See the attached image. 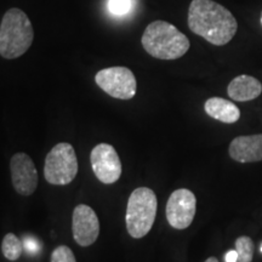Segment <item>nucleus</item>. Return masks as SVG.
<instances>
[{"label": "nucleus", "mask_w": 262, "mask_h": 262, "mask_svg": "<svg viewBox=\"0 0 262 262\" xmlns=\"http://www.w3.org/2000/svg\"><path fill=\"white\" fill-rule=\"evenodd\" d=\"M188 27L216 47L228 44L238 31L237 19L232 12L214 0H192L188 9Z\"/></svg>", "instance_id": "f257e3e1"}, {"label": "nucleus", "mask_w": 262, "mask_h": 262, "mask_svg": "<svg viewBox=\"0 0 262 262\" xmlns=\"http://www.w3.org/2000/svg\"><path fill=\"white\" fill-rule=\"evenodd\" d=\"M146 52L158 60H178L189 50V39L166 21L152 22L141 38Z\"/></svg>", "instance_id": "f03ea898"}, {"label": "nucleus", "mask_w": 262, "mask_h": 262, "mask_svg": "<svg viewBox=\"0 0 262 262\" xmlns=\"http://www.w3.org/2000/svg\"><path fill=\"white\" fill-rule=\"evenodd\" d=\"M34 39V29L25 11L12 8L3 16L0 24V56L14 60L25 55Z\"/></svg>", "instance_id": "7ed1b4c3"}, {"label": "nucleus", "mask_w": 262, "mask_h": 262, "mask_svg": "<svg viewBox=\"0 0 262 262\" xmlns=\"http://www.w3.org/2000/svg\"><path fill=\"white\" fill-rule=\"evenodd\" d=\"M158 201L150 188L139 187L131 193L126 208V229L133 238H143L155 224Z\"/></svg>", "instance_id": "20e7f679"}, {"label": "nucleus", "mask_w": 262, "mask_h": 262, "mask_svg": "<svg viewBox=\"0 0 262 262\" xmlns=\"http://www.w3.org/2000/svg\"><path fill=\"white\" fill-rule=\"evenodd\" d=\"M78 173V159L73 146L67 142L57 143L45 158L44 176L55 186L71 183Z\"/></svg>", "instance_id": "39448f33"}, {"label": "nucleus", "mask_w": 262, "mask_h": 262, "mask_svg": "<svg viewBox=\"0 0 262 262\" xmlns=\"http://www.w3.org/2000/svg\"><path fill=\"white\" fill-rule=\"evenodd\" d=\"M95 81L104 93L118 100H131L136 95V78L126 67H110L98 71Z\"/></svg>", "instance_id": "423d86ee"}, {"label": "nucleus", "mask_w": 262, "mask_h": 262, "mask_svg": "<svg viewBox=\"0 0 262 262\" xmlns=\"http://www.w3.org/2000/svg\"><path fill=\"white\" fill-rule=\"evenodd\" d=\"M196 210L194 193L187 188L176 189L166 203V219L172 228L185 229L191 226Z\"/></svg>", "instance_id": "0eeeda50"}, {"label": "nucleus", "mask_w": 262, "mask_h": 262, "mask_svg": "<svg viewBox=\"0 0 262 262\" xmlns=\"http://www.w3.org/2000/svg\"><path fill=\"white\" fill-rule=\"evenodd\" d=\"M91 166L96 178L104 185H112L122 175V162L113 146L100 143L91 150Z\"/></svg>", "instance_id": "6e6552de"}, {"label": "nucleus", "mask_w": 262, "mask_h": 262, "mask_svg": "<svg viewBox=\"0 0 262 262\" xmlns=\"http://www.w3.org/2000/svg\"><path fill=\"white\" fill-rule=\"evenodd\" d=\"M12 186L18 194L28 196L38 186V171L31 157L26 153H16L10 160Z\"/></svg>", "instance_id": "1a4fd4ad"}, {"label": "nucleus", "mask_w": 262, "mask_h": 262, "mask_svg": "<svg viewBox=\"0 0 262 262\" xmlns=\"http://www.w3.org/2000/svg\"><path fill=\"white\" fill-rule=\"evenodd\" d=\"M73 238L80 247H90L100 234V221L89 205L80 204L73 211Z\"/></svg>", "instance_id": "9d476101"}, {"label": "nucleus", "mask_w": 262, "mask_h": 262, "mask_svg": "<svg viewBox=\"0 0 262 262\" xmlns=\"http://www.w3.org/2000/svg\"><path fill=\"white\" fill-rule=\"evenodd\" d=\"M228 155L238 163H256L262 160V134L238 136L229 143Z\"/></svg>", "instance_id": "9b49d317"}, {"label": "nucleus", "mask_w": 262, "mask_h": 262, "mask_svg": "<svg viewBox=\"0 0 262 262\" xmlns=\"http://www.w3.org/2000/svg\"><path fill=\"white\" fill-rule=\"evenodd\" d=\"M262 93V84L256 78L250 75H238L228 84L227 94L232 100L238 102H247L255 100Z\"/></svg>", "instance_id": "f8f14e48"}, {"label": "nucleus", "mask_w": 262, "mask_h": 262, "mask_svg": "<svg viewBox=\"0 0 262 262\" xmlns=\"http://www.w3.org/2000/svg\"><path fill=\"white\" fill-rule=\"evenodd\" d=\"M204 110L212 119L226 124H233L241 118V111L231 101L221 97H211L206 100Z\"/></svg>", "instance_id": "ddd939ff"}, {"label": "nucleus", "mask_w": 262, "mask_h": 262, "mask_svg": "<svg viewBox=\"0 0 262 262\" xmlns=\"http://www.w3.org/2000/svg\"><path fill=\"white\" fill-rule=\"evenodd\" d=\"M24 243L14 233H8L3 239L2 250L4 256L10 261H16L24 253Z\"/></svg>", "instance_id": "4468645a"}, {"label": "nucleus", "mask_w": 262, "mask_h": 262, "mask_svg": "<svg viewBox=\"0 0 262 262\" xmlns=\"http://www.w3.org/2000/svg\"><path fill=\"white\" fill-rule=\"evenodd\" d=\"M235 250L238 253V262H251L254 256V242L250 237L242 235L235 241Z\"/></svg>", "instance_id": "2eb2a0df"}, {"label": "nucleus", "mask_w": 262, "mask_h": 262, "mask_svg": "<svg viewBox=\"0 0 262 262\" xmlns=\"http://www.w3.org/2000/svg\"><path fill=\"white\" fill-rule=\"evenodd\" d=\"M51 262H77L73 251L66 245H60L52 251Z\"/></svg>", "instance_id": "dca6fc26"}, {"label": "nucleus", "mask_w": 262, "mask_h": 262, "mask_svg": "<svg viewBox=\"0 0 262 262\" xmlns=\"http://www.w3.org/2000/svg\"><path fill=\"white\" fill-rule=\"evenodd\" d=\"M133 2L131 0H110L108 10L116 16H123L130 11Z\"/></svg>", "instance_id": "f3484780"}, {"label": "nucleus", "mask_w": 262, "mask_h": 262, "mask_svg": "<svg viewBox=\"0 0 262 262\" xmlns=\"http://www.w3.org/2000/svg\"><path fill=\"white\" fill-rule=\"evenodd\" d=\"M24 248L26 249V251H27V253L33 255V254L38 253L39 249H40V245H39L37 239L27 237L24 239Z\"/></svg>", "instance_id": "a211bd4d"}, {"label": "nucleus", "mask_w": 262, "mask_h": 262, "mask_svg": "<svg viewBox=\"0 0 262 262\" xmlns=\"http://www.w3.org/2000/svg\"><path fill=\"white\" fill-rule=\"evenodd\" d=\"M226 262H238V253L237 250H231L226 254L225 257Z\"/></svg>", "instance_id": "6ab92c4d"}, {"label": "nucleus", "mask_w": 262, "mask_h": 262, "mask_svg": "<svg viewBox=\"0 0 262 262\" xmlns=\"http://www.w3.org/2000/svg\"><path fill=\"white\" fill-rule=\"evenodd\" d=\"M205 262H219V260L216 257H214V256H211V257H209L208 260H206Z\"/></svg>", "instance_id": "aec40b11"}, {"label": "nucleus", "mask_w": 262, "mask_h": 262, "mask_svg": "<svg viewBox=\"0 0 262 262\" xmlns=\"http://www.w3.org/2000/svg\"><path fill=\"white\" fill-rule=\"evenodd\" d=\"M260 22H261V26H262V12H261V17H260Z\"/></svg>", "instance_id": "412c9836"}, {"label": "nucleus", "mask_w": 262, "mask_h": 262, "mask_svg": "<svg viewBox=\"0 0 262 262\" xmlns=\"http://www.w3.org/2000/svg\"><path fill=\"white\" fill-rule=\"evenodd\" d=\"M260 251L262 253V245H261V248H260Z\"/></svg>", "instance_id": "4be33fe9"}]
</instances>
